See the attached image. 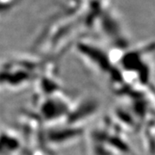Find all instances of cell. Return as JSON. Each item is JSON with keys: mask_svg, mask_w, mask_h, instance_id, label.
Masks as SVG:
<instances>
[{"mask_svg": "<svg viewBox=\"0 0 155 155\" xmlns=\"http://www.w3.org/2000/svg\"><path fill=\"white\" fill-rule=\"evenodd\" d=\"M24 0H0V21L9 16Z\"/></svg>", "mask_w": 155, "mask_h": 155, "instance_id": "cell-1", "label": "cell"}, {"mask_svg": "<svg viewBox=\"0 0 155 155\" xmlns=\"http://www.w3.org/2000/svg\"><path fill=\"white\" fill-rule=\"evenodd\" d=\"M71 1H77V2H86V1H92V0H71Z\"/></svg>", "mask_w": 155, "mask_h": 155, "instance_id": "cell-2", "label": "cell"}]
</instances>
